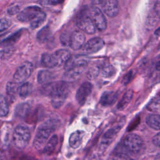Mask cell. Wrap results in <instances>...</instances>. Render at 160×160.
I'll return each mask as SVG.
<instances>
[{
	"mask_svg": "<svg viewBox=\"0 0 160 160\" xmlns=\"http://www.w3.org/2000/svg\"><path fill=\"white\" fill-rule=\"evenodd\" d=\"M91 18L96 29L99 31H104L107 28L106 19L100 8L93 6L91 9Z\"/></svg>",
	"mask_w": 160,
	"mask_h": 160,
	"instance_id": "obj_7",
	"label": "cell"
},
{
	"mask_svg": "<svg viewBox=\"0 0 160 160\" xmlns=\"http://www.w3.org/2000/svg\"><path fill=\"white\" fill-rule=\"evenodd\" d=\"M147 108L154 112H160V97L158 96L152 99L147 106Z\"/></svg>",
	"mask_w": 160,
	"mask_h": 160,
	"instance_id": "obj_30",
	"label": "cell"
},
{
	"mask_svg": "<svg viewBox=\"0 0 160 160\" xmlns=\"http://www.w3.org/2000/svg\"><path fill=\"white\" fill-rule=\"evenodd\" d=\"M154 11L160 15V0H156Z\"/></svg>",
	"mask_w": 160,
	"mask_h": 160,
	"instance_id": "obj_40",
	"label": "cell"
},
{
	"mask_svg": "<svg viewBox=\"0 0 160 160\" xmlns=\"http://www.w3.org/2000/svg\"><path fill=\"white\" fill-rule=\"evenodd\" d=\"M42 94L51 98V103L54 108H59L64 102L69 91L66 81H58L45 84L42 89Z\"/></svg>",
	"mask_w": 160,
	"mask_h": 160,
	"instance_id": "obj_1",
	"label": "cell"
},
{
	"mask_svg": "<svg viewBox=\"0 0 160 160\" xmlns=\"http://www.w3.org/2000/svg\"><path fill=\"white\" fill-rule=\"evenodd\" d=\"M31 134L29 129L22 125L18 126L12 134V141L14 146L19 149L25 148L29 143Z\"/></svg>",
	"mask_w": 160,
	"mask_h": 160,
	"instance_id": "obj_4",
	"label": "cell"
},
{
	"mask_svg": "<svg viewBox=\"0 0 160 160\" xmlns=\"http://www.w3.org/2000/svg\"><path fill=\"white\" fill-rule=\"evenodd\" d=\"M4 154L2 153V152L1 151H0V159H4Z\"/></svg>",
	"mask_w": 160,
	"mask_h": 160,
	"instance_id": "obj_43",
	"label": "cell"
},
{
	"mask_svg": "<svg viewBox=\"0 0 160 160\" xmlns=\"http://www.w3.org/2000/svg\"><path fill=\"white\" fill-rule=\"evenodd\" d=\"M92 89V86L89 82H85L80 86L76 94V99L79 104L81 105L84 104L88 97L91 93Z\"/></svg>",
	"mask_w": 160,
	"mask_h": 160,
	"instance_id": "obj_13",
	"label": "cell"
},
{
	"mask_svg": "<svg viewBox=\"0 0 160 160\" xmlns=\"http://www.w3.org/2000/svg\"><path fill=\"white\" fill-rule=\"evenodd\" d=\"M71 36V35H70ZM70 36H68L67 34H62L61 36V41L62 44L64 46H69V40H70Z\"/></svg>",
	"mask_w": 160,
	"mask_h": 160,
	"instance_id": "obj_36",
	"label": "cell"
},
{
	"mask_svg": "<svg viewBox=\"0 0 160 160\" xmlns=\"http://www.w3.org/2000/svg\"><path fill=\"white\" fill-rule=\"evenodd\" d=\"M160 19V15L155 12L154 10L148 16L146 21V27L148 29H153L156 24L158 23Z\"/></svg>",
	"mask_w": 160,
	"mask_h": 160,
	"instance_id": "obj_23",
	"label": "cell"
},
{
	"mask_svg": "<svg viewBox=\"0 0 160 160\" xmlns=\"http://www.w3.org/2000/svg\"><path fill=\"white\" fill-rule=\"evenodd\" d=\"M123 124L124 122H119L118 124L109 129L104 134L102 138V146H108V144H109L111 142L112 139L116 136V134L120 131L122 126H123Z\"/></svg>",
	"mask_w": 160,
	"mask_h": 160,
	"instance_id": "obj_14",
	"label": "cell"
},
{
	"mask_svg": "<svg viewBox=\"0 0 160 160\" xmlns=\"http://www.w3.org/2000/svg\"><path fill=\"white\" fill-rule=\"evenodd\" d=\"M118 97V93L116 91H105L102 94L100 99V103L102 106H108L115 103Z\"/></svg>",
	"mask_w": 160,
	"mask_h": 160,
	"instance_id": "obj_15",
	"label": "cell"
},
{
	"mask_svg": "<svg viewBox=\"0 0 160 160\" xmlns=\"http://www.w3.org/2000/svg\"><path fill=\"white\" fill-rule=\"evenodd\" d=\"M133 97V91L131 89L128 90L123 94L122 98L119 101L117 108L119 110H123L131 102L132 98Z\"/></svg>",
	"mask_w": 160,
	"mask_h": 160,
	"instance_id": "obj_22",
	"label": "cell"
},
{
	"mask_svg": "<svg viewBox=\"0 0 160 160\" xmlns=\"http://www.w3.org/2000/svg\"><path fill=\"white\" fill-rule=\"evenodd\" d=\"M19 7L18 5L11 6L10 7H9V8L8 9V12L11 15L15 14L19 12Z\"/></svg>",
	"mask_w": 160,
	"mask_h": 160,
	"instance_id": "obj_37",
	"label": "cell"
},
{
	"mask_svg": "<svg viewBox=\"0 0 160 160\" xmlns=\"http://www.w3.org/2000/svg\"><path fill=\"white\" fill-rule=\"evenodd\" d=\"M21 36V32L18 31L14 34H11L10 36H8L6 38L2 39L0 41V44L3 46H11L14 44L20 38Z\"/></svg>",
	"mask_w": 160,
	"mask_h": 160,
	"instance_id": "obj_25",
	"label": "cell"
},
{
	"mask_svg": "<svg viewBox=\"0 0 160 160\" xmlns=\"http://www.w3.org/2000/svg\"><path fill=\"white\" fill-rule=\"evenodd\" d=\"M104 45V41L99 37L90 39L81 48V51L83 54H89L95 53L101 49Z\"/></svg>",
	"mask_w": 160,
	"mask_h": 160,
	"instance_id": "obj_8",
	"label": "cell"
},
{
	"mask_svg": "<svg viewBox=\"0 0 160 160\" xmlns=\"http://www.w3.org/2000/svg\"><path fill=\"white\" fill-rule=\"evenodd\" d=\"M18 83L16 82L9 81L6 85V93L9 101H13L18 94Z\"/></svg>",
	"mask_w": 160,
	"mask_h": 160,
	"instance_id": "obj_20",
	"label": "cell"
},
{
	"mask_svg": "<svg viewBox=\"0 0 160 160\" xmlns=\"http://www.w3.org/2000/svg\"><path fill=\"white\" fill-rule=\"evenodd\" d=\"M30 111V106L28 103H21L17 106L16 108V115L19 118H24L29 113Z\"/></svg>",
	"mask_w": 160,
	"mask_h": 160,
	"instance_id": "obj_24",
	"label": "cell"
},
{
	"mask_svg": "<svg viewBox=\"0 0 160 160\" xmlns=\"http://www.w3.org/2000/svg\"><path fill=\"white\" fill-rule=\"evenodd\" d=\"M52 54L57 62L58 66L64 64L71 57L70 52L66 49H59Z\"/></svg>",
	"mask_w": 160,
	"mask_h": 160,
	"instance_id": "obj_17",
	"label": "cell"
},
{
	"mask_svg": "<svg viewBox=\"0 0 160 160\" xmlns=\"http://www.w3.org/2000/svg\"><path fill=\"white\" fill-rule=\"evenodd\" d=\"M146 124L152 129L160 130V115L152 114L148 116L146 118Z\"/></svg>",
	"mask_w": 160,
	"mask_h": 160,
	"instance_id": "obj_21",
	"label": "cell"
},
{
	"mask_svg": "<svg viewBox=\"0 0 160 160\" xmlns=\"http://www.w3.org/2000/svg\"><path fill=\"white\" fill-rule=\"evenodd\" d=\"M54 129V124L50 121L42 124L38 129L33 142L34 148L37 150H42Z\"/></svg>",
	"mask_w": 160,
	"mask_h": 160,
	"instance_id": "obj_3",
	"label": "cell"
},
{
	"mask_svg": "<svg viewBox=\"0 0 160 160\" xmlns=\"http://www.w3.org/2000/svg\"><path fill=\"white\" fill-rule=\"evenodd\" d=\"M41 11V8L38 6H29L20 11L17 16V18L19 21L30 22Z\"/></svg>",
	"mask_w": 160,
	"mask_h": 160,
	"instance_id": "obj_10",
	"label": "cell"
},
{
	"mask_svg": "<svg viewBox=\"0 0 160 160\" xmlns=\"http://www.w3.org/2000/svg\"><path fill=\"white\" fill-rule=\"evenodd\" d=\"M9 112V105L5 97L0 94V117H5Z\"/></svg>",
	"mask_w": 160,
	"mask_h": 160,
	"instance_id": "obj_29",
	"label": "cell"
},
{
	"mask_svg": "<svg viewBox=\"0 0 160 160\" xmlns=\"http://www.w3.org/2000/svg\"><path fill=\"white\" fill-rule=\"evenodd\" d=\"M133 75H134V74H133V71H132V70L129 71L124 76V78H122V83L124 85H125V84L129 83V82L131 81V79H132Z\"/></svg>",
	"mask_w": 160,
	"mask_h": 160,
	"instance_id": "obj_35",
	"label": "cell"
},
{
	"mask_svg": "<svg viewBox=\"0 0 160 160\" xmlns=\"http://www.w3.org/2000/svg\"><path fill=\"white\" fill-rule=\"evenodd\" d=\"M87 64L88 61L85 59L71 57L64 64V78L66 80L76 79L82 73Z\"/></svg>",
	"mask_w": 160,
	"mask_h": 160,
	"instance_id": "obj_2",
	"label": "cell"
},
{
	"mask_svg": "<svg viewBox=\"0 0 160 160\" xmlns=\"http://www.w3.org/2000/svg\"><path fill=\"white\" fill-rule=\"evenodd\" d=\"M101 69L98 67V66H96V67H92L89 69V72H88V77L90 79H93L98 74L99 72L100 71Z\"/></svg>",
	"mask_w": 160,
	"mask_h": 160,
	"instance_id": "obj_34",
	"label": "cell"
},
{
	"mask_svg": "<svg viewBox=\"0 0 160 160\" xmlns=\"http://www.w3.org/2000/svg\"><path fill=\"white\" fill-rule=\"evenodd\" d=\"M76 25L81 31L88 34H94L96 30V28L92 19L89 16H82L78 18L76 21Z\"/></svg>",
	"mask_w": 160,
	"mask_h": 160,
	"instance_id": "obj_11",
	"label": "cell"
},
{
	"mask_svg": "<svg viewBox=\"0 0 160 160\" xmlns=\"http://www.w3.org/2000/svg\"><path fill=\"white\" fill-rule=\"evenodd\" d=\"M64 0H42V2H44L45 4L49 5H57L62 2Z\"/></svg>",
	"mask_w": 160,
	"mask_h": 160,
	"instance_id": "obj_38",
	"label": "cell"
},
{
	"mask_svg": "<svg viewBox=\"0 0 160 160\" xmlns=\"http://www.w3.org/2000/svg\"><path fill=\"white\" fill-rule=\"evenodd\" d=\"M156 68L157 70L158 71H160V61L156 64Z\"/></svg>",
	"mask_w": 160,
	"mask_h": 160,
	"instance_id": "obj_42",
	"label": "cell"
},
{
	"mask_svg": "<svg viewBox=\"0 0 160 160\" xmlns=\"http://www.w3.org/2000/svg\"><path fill=\"white\" fill-rule=\"evenodd\" d=\"M11 25V22L7 18L0 19V32L7 29Z\"/></svg>",
	"mask_w": 160,
	"mask_h": 160,
	"instance_id": "obj_33",
	"label": "cell"
},
{
	"mask_svg": "<svg viewBox=\"0 0 160 160\" xmlns=\"http://www.w3.org/2000/svg\"><path fill=\"white\" fill-rule=\"evenodd\" d=\"M154 34L157 36H160V27L159 28H158L155 32H154Z\"/></svg>",
	"mask_w": 160,
	"mask_h": 160,
	"instance_id": "obj_41",
	"label": "cell"
},
{
	"mask_svg": "<svg viewBox=\"0 0 160 160\" xmlns=\"http://www.w3.org/2000/svg\"><path fill=\"white\" fill-rule=\"evenodd\" d=\"M46 19V14L41 11L38 15L32 21L30 22L31 27L32 29H36L39 27L45 21Z\"/></svg>",
	"mask_w": 160,
	"mask_h": 160,
	"instance_id": "obj_27",
	"label": "cell"
},
{
	"mask_svg": "<svg viewBox=\"0 0 160 160\" xmlns=\"http://www.w3.org/2000/svg\"><path fill=\"white\" fill-rule=\"evenodd\" d=\"M86 37L81 31H74L70 36L69 46L73 50H79L85 43Z\"/></svg>",
	"mask_w": 160,
	"mask_h": 160,
	"instance_id": "obj_12",
	"label": "cell"
},
{
	"mask_svg": "<svg viewBox=\"0 0 160 160\" xmlns=\"http://www.w3.org/2000/svg\"><path fill=\"white\" fill-rule=\"evenodd\" d=\"M33 70V65L29 61H26L21 64L15 71L13 79L18 84L24 82L31 76Z\"/></svg>",
	"mask_w": 160,
	"mask_h": 160,
	"instance_id": "obj_6",
	"label": "cell"
},
{
	"mask_svg": "<svg viewBox=\"0 0 160 160\" xmlns=\"http://www.w3.org/2000/svg\"><path fill=\"white\" fill-rule=\"evenodd\" d=\"M52 78V73L47 70H42L38 72V81L40 84L48 82Z\"/></svg>",
	"mask_w": 160,
	"mask_h": 160,
	"instance_id": "obj_28",
	"label": "cell"
},
{
	"mask_svg": "<svg viewBox=\"0 0 160 160\" xmlns=\"http://www.w3.org/2000/svg\"><path fill=\"white\" fill-rule=\"evenodd\" d=\"M122 146L125 150L131 154L138 153L142 147V140L136 134L131 133L125 136L122 141Z\"/></svg>",
	"mask_w": 160,
	"mask_h": 160,
	"instance_id": "obj_5",
	"label": "cell"
},
{
	"mask_svg": "<svg viewBox=\"0 0 160 160\" xmlns=\"http://www.w3.org/2000/svg\"><path fill=\"white\" fill-rule=\"evenodd\" d=\"M152 142L155 146L160 147V132L152 138Z\"/></svg>",
	"mask_w": 160,
	"mask_h": 160,
	"instance_id": "obj_39",
	"label": "cell"
},
{
	"mask_svg": "<svg viewBox=\"0 0 160 160\" xmlns=\"http://www.w3.org/2000/svg\"><path fill=\"white\" fill-rule=\"evenodd\" d=\"M50 34V31L48 27L42 28L37 34V39L40 42H43L47 40Z\"/></svg>",
	"mask_w": 160,
	"mask_h": 160,
	"instance_id": "obj_32",
	"label": "cell"
},
{
	"mask_svg": "<svg viewBox=\"0 0 160 160\" xmlns=\"http://www.w3.org/2000/svg\"><path fill=\"white\" fill-rule=\"evenodd\" d=\"M41 64L47 68H52L58 66L57 62L53 54L44 53L41 56Z\"/></svg>",
	"mask_w": 160,
	"mask_h": 160,
	"instance_id": "obj_18",
	"label": "cell"
},
{
	"mask_svg": "<svg viewBox=\"0 0 160 160\" xmlns=\"http://www.w3.org/2000/svg\"><path fill=\"white\" fill-rule=\"evenodd\" d=\"M84 136V132L81 130H77L71 134L69 138V144L74 149L79 148L82 142Z\"/></svg>",
	"mask_w": 160,
	"mask_h": 160,
	"instance_id": "obj_16",
	"label": "cell"
},
{
	"mask_svg": "<svg viewBox=\"0 0 160 160\" xmlns=\"http://www.w3.org/2000/svg\"><path fill=\"white\" fill-rule=\"evenodd\" d=\"M99 8L110 18L116 16L119 11V5L117 0H103Z\"/></svg>",
	"mask_w": 160,
	"mask_h": 160,
	"instance_id": "obj_9",
	"label": "cell"
},
{
	"mask_svg": "<svg viewBox=\"0 0 160 160\" xmlns=\"http://www.w3.org/2000/svg\"><path fill=\"white\" fill-rule=\"evenodd\" d=\"M58 142V138L57 135L54 134L48 140V141L45 144L43 148V152L48 155L50 156L53 153L56 147V145Z\"/></svg>",
	"mask_w": 160,
	"mask_h": 160,
	"instance_id": "obj_19",
	"label": "cell"
},
{
	"mask_svg": "<svg viewBox=\"0 0 160 160\" xmlns=\"http://www.w3.org/2000/svg\"><path fill=\"white\" fill-rule=\"evenodd\" d=\"M32 85L29 82H25L18 88V94L21 98H26L32 91Z\"/></svg>",
	"mask_w": 160,
	"mask_h": 160,
	"instance_id": "obj_26",
	"label": "cell"
},
{
	"mask_svg": "<svg viewBox=\"0 0 160 160\" xmlns=\"http://www.w3.org/2000/svg\"><path fill=\"white\" fill-rule=\"evenodd\" d=\"M100 71H101L102 76L104 78H110L116 72V69L112 65L109 64L104 65Z\"/></svg>",
	"mask_w": 160,
	"mask_h": 160,
	"instance_id": "obj_31",
	"label": "cell"
}]
</instances>
